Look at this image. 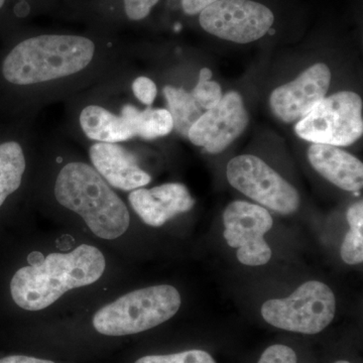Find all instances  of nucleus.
<instances>
[{
  "instance_id": "obj_10",
  "label": "nucleus",
  "mask_w": 363,
  "mask_h": 363,
  "mask_svg": "<svg viewBox=\"0 0 363 363\" xmlns=\"http://www.w3.org/2000/svg\"><path fill=\"white\" fill-rule=\"evenodd\" d=\"M247 123L240 94L229 92L216 106L200 116L189 130L188 138L210 154H218L243 133Z\"/></svg>"
},
{
  "instance_id": "obj_16",
  "label": "nucleus",
  "mask_w": 363,
  "mask_h": 363,
  "mask_svg": "<svg viewBox=\"0 0 363 363\" xmlns=\"http://www.w3.org/2000/svg\"><path fill=\"white\" fill-rule=\"evenodd\" d=\"M26 171V157L21 145L7 142L0 145V207L6 198L20 188Z\"/></svg>"
},
{
  "instance_id": "obj_29",
  "label": "nucleus",
  "mask_w": 363,
  "mask_h": 363,
  "mask_svg": "<svg viewBox=\"0 0 363 363\" xmlns=\"http://www.w3.org/2000/svg\"><path fill=\"white\" fill-rule=\"evenodd\" d=\"M267 33H269V35H274V33H276V30H272V28H269V32Z\"/></svg>"
},
{
  "instance_id": "obj_18",
  "label": "nucleus",
  "mask_w": 363,
  "mask_h": 363,
  "mask_svg": "<svg viewBox=\"0 0 363 363\" xmlns=\"http://www.w3.org/2000/svg\"><path fill=\"white\" fill-rule=\"evenodd\" d=\"M164 94L168 101L174 128L181 135L188 136L189 130L203 114L201 107L186 90L167 86Z\"/></svg>"
},
{
  "instance_id": "obj_25",
  "label": "nucleus",
  "mask_w": 363,
  "mask_h": 363,
  "mask_svg": "<svg viewBox=\"0 0 363 363\" xmlns=\"http://www.w3.org/2000/svg\"><path fill=\"white\" fill-rule=\"evenodd\" d=\"M218 0H182L184 13L189 16L201 13L206 7L211 6Z\"/></svg>"
},
{
  "instance_id": "obj_3",
  "label": "nucleus",
  "mask_w": 363,
  "mask_h": 363,
  "mask_svg": "<svg viewBox=\"0 0 363 363\" xmlns=\"http://www.w3.org/2000/svg\"><path fill=\"white\" fill-rule=\"evenodd\" d=\"M94 52V43L87 38L40 35L16 45L4 60L2 73L16 85L48 82L84 70Z\"/></svg>"
},
{
  "instance_id": "obj_13",
  "label": "nucleus",
  "mask_w": 363,
  "mask_h": 363,
  "mask_svg": "<svg viewBox=\"0 0 363 363\" xmlns=\"http://www.w3.org/2000/svg\"><path fill=\"white\" fill-rule=\"evenodd\" d=\"M89 154L97 173L113 187L133 191L152 181L149 174L138 167L133 155L121 145L97 143L91 147Z\"/></svg>"
},
{
  "instance_id": "obj_22",
  "label": "nucleus",
  "mask_w": 363,
  "mask_h": 363,
  "mask_svg": "<svg viewBox=\"0 0 363 363\" xmlns=\"http://www.w3.org/2000/svg\"><path fill=\"white\" fill-rule=\"evenodd\" d=\"M257 363H297V355L289 346L276 344L264 350Z\"/></svg>"
},
{
  "instance_id": "obj_20",
  "label": "nucleus",
  "mask_w": 363,
  "mask_h": 363,
  "mask_svg": "<svg viewBox=\"0 0 363 363\" xmlns=\"http://www.w3.org/2000/svg\"><path fill=\"white\" fill-rule=\"evenodd\" d=\"M135 363H216L213 357L204 350L183 351L168 355H147Z\"/></svg>"
},
{
  "instance_id": "obj_15",
  "label": "nucleus",
  "mask_w": 363,
  "mask_h": 363,
  "mask_svg": "<svg viewBox=\"0 0 363 363\" xmlns=\"http://www.w3.org/2000/svg\"><path fill=\"white\" fill-rule=\"evenodd\" d=\"M80 124L88 138L99 143H116L135 138L133 124L104 107L89 105L80 114Z\"/></svg>"
},
{
  "instance_id": "obj_2",
  "label": "nucleus",
  "mask_w": 363,
  "mask_h": 363,
  "mask_svg": "<svg viewBox=\"0 0 363 363\" xmlns=\"http://www.w3.org/2000/svg\"><path fill=\"white\" fill-rule=\"evenodd\" d=\"M55 196L62 206L80 215L98 238L116 240L130 227V212L123 200L85 162H69L61 169Z\"/></svg>"
},
{
  "instance_id": "obj_4",
  "label": "nucleus",
  "mask_w": 363,
  "mask_h": 363,
  "mask_svg": "<svg viewBox=\"0 0 363 363\" xmlns=\"http://www.w3.org/2000/svg\"><path fill=\"white\" fill-rule=\"evenodd\" d=\"M176 288L160 285L126 294L98 310L93 326L100 334L125 336L150 330L175 316L181 307Z\"/></svg>"
},
{
  "instance_id": "obj_11",
  "label": "nucleus",
  "mask_w": 363,
  "mask_h": 363,
  "mask_svg": "<svg viewBox=\"0 0 363 363\" xmlns=\"http://www.w3.org/2000/svg\"><path fill=\"white\" fill-rule=\"evenodd\" d=\"M331 72L325 64H315L296 80L277 88L269 104L274 113L285 123L300 121L326 96Z\"/></svg>"
},
{
  "instance_id": "obj_26",
  "label": "nucleus",
  "mask_w": 363,
  "mask_h": 363,
  "mask_svg": "<svg viewBox=\"0 0 363 363\" xmlns=\"http://www.w3.org/2000/svg\"><path fill=\"white\" fill-rule=\"evenodd\" d=\"M0 363H56L51 360L40 359L32 357H26V355H11L0 359Z\"/></svg>"
},
{
  "instance_id": "obj_5",
  "label": "nucleus",
  "mask_w": 363,
  "mask_h": 363,
  "mask_svg": "<svg viewBox=\"0 0 363 363\" xmlns=\"http://www.w3.org/2000/svg\"><path fill=\"white\" fill-rule=\"evenodd\" d=\"M336 312L333 291L322 281H310L285 298H272L262 307V318L277 328L303 334L323 331Z\"/></svg>"
},
{
  "instance_id": "obj_30",
  "label": "nucleus",
  "mask_w": 363,
  "mask_h": 363,
  "mask_svg": "<svg viewBox=\"0 0 363 363\" xmlns=\"http://www.w3.org/2000/svg\"><path fill=\"white\" fill-rule=\"evenodd\" d=\"M335 363H350V362H345V360H339V362H336Z\"/></svg>"
},
{
  "instance_id": "obj_28",
  "label": "nucleus",
  "mask_w": 363,
  "mask_h": 363,
  "mask_svg": "<svg viewBox=\"0 0 363 363\" xmlns=\"http://www.w3.org/2000/svg\"><path fill=\"white\" fill-rule=\"evenodd\" d=\"M212 78V72L210 69L203 68L200 71L199 81H209Z\"/></svg>"
},
{
  "instance_id": "obj_9",
  "label": "nucleus",
  "mask_w": 363,
  "mask_h": 363,
  "mask_svg": "<svg viewBox=\"0 0 363 363\" xmlns=\"http://www.w3.org/2000/svg\"><path fill=\"white\" fill-rule=\"evenodd\" d=\"M223 235L229 247L238 250V259L248 267L264 266L272 259V250L264 240L272 218L266 208L245 201H234L223 213Z\"/></svg>"
},
{
  "instance_id": "obj_23",
  "label": "nucleus",
  "mask_w": 363,
  "mask_h": 363,
  "mask_svg": "<svg viewBox=\"0 0 363 363\" xmlns=\"http://www.w3.org/2000/svg\"><path fill=\"white\" fill-rule=\"evenodd\" d=\"M133 92L142 104L152 105L157 97V85L147 77H138L133 83Z\"/></svg>"
},
{
  "instance_id": "obj_19",
  "label": "nucleus",
  "mask_w": 363,
  "mask_h": 363,
  "mask_svg": "<svg viewBox=\"0 0 363 363\" xmlns=\"http://www.w3.org/2000/svg\"><path fill=\"white\" fill-rule=\"evenodd\" d=\"M350 231L341 245V257L347 264H359L363 262V203L353 204L347 211Z\"/></svg>"
},
{
  "instance_id": "obj_17",
  "label": "nucleus",
  "mask_w": 363,
  "mask_h": 363,
  "mask_svg": "<svg viewBox=\"0 0 363 363\" xmlns=\"http://www.w3.org/2000/svg\"><path fill=\"white\" fill-rule=\"evenodd\" d=\"M121 114L133 124L135 135L145 140L169 135L174 128L173 118L167 109L149 108L140 111L133 105H125Z\"/></svg>"
},
{
  "instance_id": "obj_14",
  "label": "nucleus",
  "mask_w": 363,
  "mask_h": 363,
  "mask_svg": "<svg viewBox=\"0 0 363 363\" xmlns=\"http://www.w3.org/2000/svg\"><path fill=\"white\" fill-rule=\"evenodd\" d=\"M313 168L334 185L357 192L363 185V164L352 155L334 145L314 143L308 150Z\"/></svg>"
},
{
  "instance_id": "obj_31",
  "label": "nucleus",
  "mask_w": 363,
  "mask_h": 363,
  "mask_svg": "<svg viewBox=\"0 0 363 363\" xmlns=\"http://www.w3.org/2000/svg\"><path fill=\"white\" fill-rule=\"evenodd\" d=\"M4 0H0V9H1L2 6H4Z\"/></svg>"
},
{
  "instance_id": "obj_8",
  "label": "nucleus",
  "mask_w": 363,
  "mask_h": 363,
  "mask_svg": "<svg viewBox=\"0 0 363 363\" xmlns=\"http://www.w3.org/2000/svg\"><path fill=\"white\" fill-rule=\"evenodd\" d=\"M274 20L271 9L252 0H218L200 13L206 32L238 44L264 37Z\"/></svg>"
},
{
  "instance_id": "obj_12",
  "label": "nucleus",
  "mask_w": 363,
  "mask_h": 363,
  "mask_svg": "<svg viewBox=\"0 0 363 363\" xmlns=\"http://www.w3.org/2000/svg\"><path fill=\"white\" fill-rule=\"evenodd\" d=\"M131 207L147 225L161 227L176 215L190 211L195 201L183 184L169 183L131 191Z\"/></svg>"
},
{
  "instance_id": "obj_24",
  "label": "nucleus",
  "mask_w": 363,
  "mask_h": 363,
  "mask_svg": "<svg viewBox=\"0 0 363 363\" xmlns=\"http://www.w3.org/2000/svg\"><path fill=\"white\" fill-rule=\"evenodd\" d=\"M159 0H124L126 16L133 21H140L149 16Z\"/></svg>"
},
{
  "instance_id": "obj_7",
  "label": "nucleus",
  "mask_w": 363,
  "mask_h": 363,
  "mask_svg": "<svg viewBox=\"0 0 363 363\" xmlns=\"http://www.w3.org/2000/svg\"><path fill=\"white\" fill-rule=\"evenodd\" d=\"M226 174L233 188L272 211L289 215L300 206L297 190L259 157H233L227 164Z\"/></svg>"
},
{
  "instance_id": "obj_21",
  "label": "nucleus",
  "mask_w": 363,
  "mask_h": 363,
  "mask_svg": "<svg viewBox=\"0 0 363 363\" xmlns=\"http://www.w3.org/2000/svg\"><path fill=\"white\" fill-rule=\"evenodd\" d=\"M192 95L200 107L209 111L220 102L221 87L213 81H198Z\"/></svg>"
},
{
  "instance_id": "obj_6",
  "label": "nucleus",
  "mask_w": 363,
  "mask_h": 363,
  "mask_svg": "<svg viewBox=\"0 0 363 363\" xmlns=\"http://www.w3.org/2000/svg\"><path fill=\"white\" fill-rule=\"evenodd\" d=\"M296 133L319 145L346 147L359 140L363 133L362 100L350 91L324 98L298 121Z\"/></svg>"
},
{
  "instance_id": "obj_1",
  "label": "nucleus",
  "mask_w": 363,
  "mask_h": 363,
  "mask_svg": "<svg viewBox=\"0 0 363 363\" xmlns=\"http://www.w3.org/2000/svg\"><path fill=\"white\" fill-rule=\"evenodd\" d=\"M105 267L104 253L92 245L51 253L40 264L16 272L11 283V297L21 309L40 311L68 291L94 284L101 278Z\"/></svg>"
},
{
  "instance_id": "obj_27",
  "label": "nucleus",
  "mask_w": 363,
  "mask_h": 363,
  "mask_svg": "<svg viewBox=\"0 0 363 363\" xmlns=\"http://www.w3.org/2000/svg\"><path fill=\"white\" fill-rule=\"evenodd\" d=\"M28 11H30V6L26 2H21L14 9V13L18 16H28Z\"/></svg>"
}]
</instances>
